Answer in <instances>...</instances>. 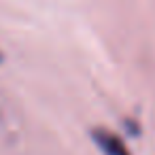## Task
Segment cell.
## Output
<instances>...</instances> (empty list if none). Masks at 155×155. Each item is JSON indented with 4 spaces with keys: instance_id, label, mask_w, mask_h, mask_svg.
Returning <instances> with one entry per match:
<instances>
[{
    "instance_id": "cell-1",
    "label": "cell",
    "mask_w": 155,
    "mask_h": 155,
    "mask_svg": "<svg viewBox=\"0 0 155 155\" xmlns=\"http://www.w3.org/2000/svg\"><path fill=\"white\" fill-rule=\"evenodd\" d=\"M91 140L98 144V149L104 155H130L125 142L106 127H94L91 130Z\"/></svg>"
},
{
    "instance_id": "cell-2",
    "label": "cell",
    "mask_w": 155,
    "mask_h": 155,
    "mask_svg": "<svg viewBox=\"0 0 155 155\" xmlns=\"http://www.w3.org/2000/svg\"><path fill=\"white\" fill-rule=\"evenodd\" d=\"M0 62H2V53H0Z\"/></svg>"
}]
</instances>
